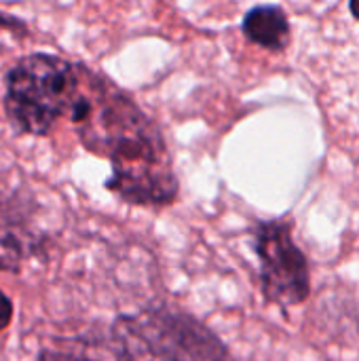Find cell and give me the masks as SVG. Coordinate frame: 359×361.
Returning a JSON list of instances; mask_svg holds the SVG:
<instances>
[{
	"label": "cell",
	"mask_w": 359,
	"mask_h": 361,
	"mask_svg": "<svg viewBox=\"0 0 359 361\" xmlns=\"http://www.w3.org/2000/svg\"><path fill=\"white\" fill-rule=\"evenodd\" d=\"M260 286L269 302L296 307L309 296V264L296 247L290 224L281 220L256 224Z\"/></svg>",
	"instance_id": "obj_4"
},
{
	"label": "cell",
	"mask_w": 359,
	"mask_h": 361,
	"mask_svg": "<svg viewBox=\"0 0 359 361\" xmlns=\"http://www.w3.org/2000/svg\"><path fill=\"white\" fill-rule=\"evenodd\" d=\"M349 11L355 19H359V2H349Z\"/></svg>",
	"instance_id": "obj_10"
},
{
	"label": "cell",
	"mask_w": 359,
	"mask_h": 361,
	"mask_svg": "<svg viewBox=\"0 0 359 361\" xmlns=\"http://www.w3.org/2000/svg\"><path fill=\"white\" fill-rule=\"evenodd\" d=\"M110 349L114 361H222V349L207 332L163 311L121 317Z\"/></svg>",
	"instance_id": "obj_3"
},
{
	"label": "cell",
	"mask_w": 359,
	"mask_h": 361,
	"mask_svg": "<svg viewBox=\"0 0 359 361\" xmlns=\"http://www.w3.org/2000/svg\"><path fill=\"white\" fill-rule=\"evenodd\" d=\"M243 34L269 51H281L290 40V23L279 6H254L243 17Z\"/></svg>",
	"instance_id": "obj_5"
},
{
	"label": "cell",
	"mask_w": 359,
	"mask_h": 361,
	"mask_svg": "<svg viewBox=\"0 0 359 361\" xmlns=\"http://www.w3.org/2000/svg\"><path fill=\"white\" fill-rule=\"evenodd\" d=\"M70 118L83 144L110 161L106 186L112 192L138 205L176 199L178 182L159 129L114 85L83 68V89Z\"/></svg>",
	"instance_id": "obj_1"
},
{
	"label": "cell",
	"mask_w": 359,
	"mask_h": 361,
	"mask_svg": "<svg viewBox=\"0 0 359 361\" xmlns=\"http://www.w3.org/2000/svg\"><path fill=\"white\" fill-rule=\"evenodd\" d=\"M80 89L83 66L57 55L32 53L6 74L4 110L17 131L47 135L61 114H72Z\"/></svg>",
	"instance_id": "obj_2"
},
{
	"label": "cell",
	"mask_w": 359,
	"mask_h": 361,
	"mask_svg": "<svg viewBox=\"0 0 359 361\" xmlns=\"http://www.w3.org/2000/svg\"><path fill=\"white\" fill-rule=\"evenodd\" d=\"M0 27H4V30H25V25L21 23V21H17V19H13V17H8V15H4V13H0Z\"/></svg>",
	"instance_id": "obj_9"
},
{
	"label": "cell",
	"mask_w": 359,
	"mask_h": 361,
	"mask_svg": "<svg viewBox=\"0 0 359 361\" xmlns=\"http://www.w3.org/2000/svg\"><path fill=\"white\" fill-rule=\"evenodd\" d=\"M17 258H19L17 245L8 237H4L0 231V269H4V271L17 269Z\"/></svg>",
	"instance_id": "obj_7"
},
{
	"label": "cell",
	"mask_w": 359,
	"mask_h": 361,
	"mask_svg": "<svg viewBox=\"0 0 359 361\" xmlns=\"http://www.w3.org/2000/svg\"><path fill=\"white\" fill-rule=\"evenodd\" d=\"M11 319H13V305L8 300V296L0 290V332L8 328Z\"/></svg>",
	"instance_id": "obj_8"
},
{
	"label": "cell",
	"mask_w": 359,
	"mask_h": 361,
	"mask_svg": "<svg viewBox=\"0 0 359 361\" xmlns=\"http://www.w3.org/2000/svg\"><path fill=\"white\" fill-rule=\"evenodd\" d=\"M38 361H104L102 357H95L87 351L78 349H47L40 353Z\"/></svg>",
	"instance_id": "obj_6"
}]
</instances>
